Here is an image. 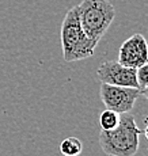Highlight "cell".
Listing matches in <instances>:
<instances>
[{"label":"cell","mask_w":148,"mask_h":156,"mask_svg":"<svg viewBox=\"0 0 148 156\" xmlns=\"http://www.w3.org/2000/svg\"><path fill=\"white\" fill-rule=\"evenodd\" d=\"M143 133L131 113L120 114V122L111 130H101L99 144L109 156H135L140 145Z\"/></svg>","instance_id":"1"},{"label":"cell","mask_w":148,"mask_h":156,"mask_svg":"<svg viewBox=\"0 0 148 156\" xmlns=\"http://www.w3.org/2000/svg\"><path fill=\"white\" fill-rule=\"evenodd\" d=\"M99 97L107 110L116 112L117 114H124L132 112L136 101L140 97V90L129 88V87L109 86L101 83Z\"/></svg>","instance_id":"4"},{"label":"cell","mask_w":148,"mask_h":156,"mask_svg":"<svg viewBox=\"0 0 148 156\" xmlns=\"http://www.w3.org/2000/svg\"><path fill=\"white\" fill-rule=\"evenodd\" d=\"M76 11L84 34L99 44L116 16L113 3L109 0H83L76 5Z\"/></svg>","instance_id":"3"},{"label":"cell","mask_w":148,"mask_h":156,"mask_svg":"<svg viewBox=\"0 0 148 156\" xmlns=\"http://www.w3.org/2000/svg\"><path fill=\"white\" fill-rule=\"evenodd\" d=\"M140 95H143V97L148 101V87H146V88H143V90H140Z\"/></svg>","instance_id":"11"},{"label":"cell","mask_w":148,"mask_h":156,"mask_svg":"<svg viewBox=\"0 0 148 156\" xmlns=\"http://www.w3.org/2000/svg\"><path fill=\"white\" fill-rule=\"evenodd\" d=\"M96 76L101 83H105L109 86L139 88L136 69L124 67L117 60L105 61L96 71Z\"/></svg>","instance_id":"5"},{"label":"cell","mask_w":148,"mask_h":156,"mask_svg":"<svg viewBox=\"0 0 148 156\" xmlns=\"http://www.w3.org/2000/svg\"><path fill=\"white\" fill-rule=\"evenodd\" d=\"M136 77H137L139 90H143L148 87V61L136 69Z\"/></svg>","instance_id":"9"},{"label":"cell","mask_w":148,"mask_h":156,"mask_svg":"<svg viewBox=\"0 0 148 156\" xmlns=\"http://www.w3.org/2000/svg\"><path fill=\"white\" fill-rule=\"evenodd\" d=\"M117 61L126 68L137 69L148 61V44L143 34H133L125 40L118 50Z\"/></svg>","instance_id":"6"},{"label":"cell","mask_w":148,"mask_h":156,"mask_svg":"<svg viewBox=\"0 0 148 156\" xmlns=\"http://www.w3.org/2000/svg\"><path fill=\"white\" fill-rule=\"evenodd\" d=\"M120 122V114L111 110H105L99 114V126L102 130H111L118 125Z\"/></svg>","instance_id":"8"},{"label":"cell","mask_w":148,"mask_h":156,"mask_svg":"<svg viewBox=\"0 0 148 156\" xmlns=\"http://www.w3.org/2000/svg\"><path fill=\"white\" fill-rule=\"evenodd\" d=\"M83 151V144L76 137H67L60 144V152L64 156H79Z\"/></svg>","instance_id":"7"},{"label":"cell","mask_w":148,"mask_h":156,"mask_svg":"<svg viewBox=\"0 0 148 156\" xmlns=\"http://www.w3.org/2000/svg\"><path fill=\"white\" fill-rule=\"evenodd\" d=\"M96 42L84 34L78 16L76 5L67 11L61 25V48L64 61H80L92 57Z\"/></svg>","instance_id":"2"},{"label":"cell","mask_w":148,"mask_h":156,"mask_svg":"<svg viewBox=\"0 0 148 156\" xmlns=\"http://www.w3.org/2000/svg\"><path fill=\"white\" fill-rule=\"evenodd\" d=\"M144 124H146V128H144V136H146V139L148 140V115L146 117V119H144Z\"/></svg>","instance_id":"10"}]
</instances>
